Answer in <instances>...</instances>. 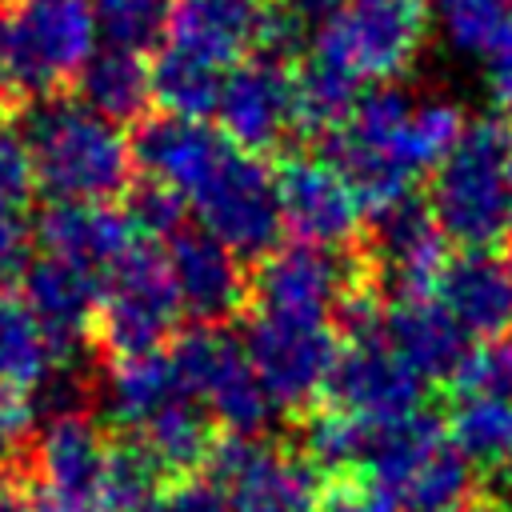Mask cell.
I'll list each match as a JSON object with an SVG mask.
<instances>
[{
	"mask_svg": "<svg viewBox=\"0 0 512 512\" xmlns=\"http://www.w3.org/2000/svg\"><path fill=\"white\" fill-rule=\"evenodd\" d=\"M128 148L136 176L160 180L180 196H192L232 152L220 128H208L204 120H180L168 112L144 116L128 136Z\"/></svg>",
	"mask_w": 512,
	"mask_h": 512,
	"instance_id": "19",
	"label": "cell"
},
{
	"mask_svg": "<svg viewBox=\"0 0 512 512\" xmlns=\"http://www.w3.org/2000/svg\"><path fill=\"white\" fill-rule=\"evenodd\" d=\"M364 476L404 512H448L480 492L476 468L456 452L444 420L432 412L380 428Z\"/></svg>",
	"mask_w": 512,
	"mask_h": 512,
	"instance_id": "5",
	"label": "cell"
},
{
	"mask_svg": "<svg viewBox=\"0 0 512 512\" xmlns=\"http://www.w3.org/2000/svg\"><path fill=\"white\" fill-rule=\"evenodd\" d=\"M360 252H364L372 288L380 292L384 304L432 296L436 280L448 264L444 232L432 216L428 196H420V192L372 212V224L360 236Z\"/></svg>",
	"mask_w": 512,
	"mask_h": 512,
	"instance_id": "13",
	"label": "cell"
},
{
	"mask_svg": "<svg viewBox=\"0 0 512 512\" xmlns=\"http://www.w3.org/2000/svg\"><path fill=\"white\" fill-rule=\"evenodd\" d=\"M420 400H424V380L384 344V336H372V340L340 344V356L320 404L344 416H356L364 424L388 428L416 416Z\"/></svg>",
	"mask_w": 512,
	"mask_h": 512,
	"instance_id": "16",
	"label": "cell"
},
{
	"mask_svg": "<svg viewBox=\"0 0 512 512\" xmlns=\"http://www.w3.org/2000/svg\"><path fill=\"white\" fill-rule=\"evenodd\" d=\"M508 232H512V184H508Z\"/></svg>",
	"mask_w": 512,
	"mask_h": 512,
	"instance_id": "46",
	"label": "cell"
},
{
	"mask_svg": "<svg viewBox=\"0 0 512 512\" xmlns=\"http://www.w3.org/2000/svg\"><path fill=\"white\" fill-rule=\"evenodd\" d=\"M220 136L248 156H268L296 136V64L272 56L240 60L220 88Z\"/></svg>",
	"mask_w": 512,
	"mask_h": 512,
	"instance_id": "15",
	"label": "cell"
},
{
	"mask_svg": "<svg viewBox=\"0 0 512 512\" xmlns=\"http://www.w3.org/2000/svg\"><path fill=\"white\" fill-rule=\"evenodd\" d=\"M380 336L424 384H452L456 372L464 368L468 352H472L468 332L432 296H412V300L384 304Z\"/></svg>",
	"mask_w": 512,
	"mask_h": 512,
	"instance_id": "20",
	"label": "cell"
},
{
	"mask_svg": "<svg viewBox=\"0 0 512 512\" xmlns=\"http://www.w3.org/2000/svg\"><path fill=\"white\" fill-rule=\"evenodd\" d=\"M428 0H344L320 28L312 52L356 84H392L408 76L428 44Z\"/></svg>",
	"mask_w": 512,
	"mask_h": 512,
	"instance_id": "6",
	"label": "cell"
},
{
	"mask_svg": "<svg viewBox=\"0 0 512 512\" xmlns=\"http://www.w3.org/2000/svg\"><path fill=\"white\" fill-rule=\"evenodd\" d=\"M144 512H228V496L208 476H184V480H168L148 500Z\"/></svg>",
	"mask_w": 512,
	"mask_h": 512,
	"instance_id": "40",
	"label": "cell"
},
{
	"mask_svg": "<svg viewBox=\"0 0 512 512\" xmlns=\"http://www.w3.org/2000/svg\"><path fill=\"white\" fill-rule=\"evenodd\" d=\"M96 392L104 396V412L120 432H140L152 416H160L168 404L188 396L176 376L172 356L164 352L104 364Z\"/></svg>",
	"mask_w": 512,
	"mask_h": 512,
	"instance_id": "25",
	"label": "cell"
},
{
	"mask_svg": "<svg viewBox=\"0 0 512 512\" xmlns=\"http://www.w3.org/2000/svg\"><path fill=\"white\" fill-rule=\"evenodd\" d=\"M148 72H152V104H160L168 116H180V120L212 116L220 104L224 76H228L220 64H212L200 52H188L172 40L156 52Z\"/></svg>",
	"mask_w": 512,
	"mask_h": 512,
	"instance_id": "28",
	"label": "cell"
},
{
	"mask_svg": "<svg viewBox=\"0 0 512 512\" xmlns=\"http://www.w3.org/2000/svg\"><path fill=\"white\" fill-rule=\"evenodd\" d=\"M60 364V348L36 324L28 304L12 292H0V384L28 392L40 388Z\"/></svg>",
	"mask_w": 512,
	"mask_h": 512,
	"instance_id": "29",
	"label": "cell"
},
{
	"mask_svg": "<svg viewBox=\"0 0 512 512\" xmlns=\"http://www.w3.org/2000/svg\"><path fill=\"white\" fill-rule=\"evenodd\" d=\"M164 484H168L164 472L156 468V460L148 456V448L132 432H120L108 444V468H104L100 508H108V512H144L148 500Z\"/></svg>",
	"mask_w": 512,
	"mask_h": 512,
	"instance_id": "32",
	"label": "cell"
},
{
	"mask_svg": "<svg viewBox=\"0 0 512 512\" xmlns=\"http://www.w3.org/2000/svg\"><path fill=\"white\" fill-rule=\"evenodd\" d=\"M0 8H4V0H0Z\"/></svg>",
	"mask_w": 512,
	"mask_h": 512,
	"instance_id": "50",
	"label": "cell"
},
{
	"mask_svg": "<svg viewBox=\"0 0 512 512\" xmlns=\"http://www.w3.org/2000/svg\"><path fill=\"white\" fill-rule=\"evenodd\" d=\"M20 136L32 156V176L52 200L108 204L136 180L128 136L84 108L72 92L28 104L20 112Z\"/></svg>",
	"mask_w": 512,
	"mask_h": 512,
	"instance_id": "2",
	"label": "cell"
},
{
	"mask_svg": "<svg viewBox=\"0 0 512 512\" xmlns=\"http://www.w3.org/2000/svg\"><path fill=\"white\" fill-rule=\"evenodd\" d=\"M108 444H112L108 428L92 412L48 420L24 456V476L32 488V512L100 508Z\"/></svg>",
	"mask_w": 512,
	"mask_h": 512,
	"instance_id": "12",
	"label": "cell"
},
{
	"mask_svg": "<svg viewBox=\"0 0 512 512\" xmlns=\"http://www.w3.org/2000/svg\"><path fill=\"white\" fill-rule=\"evenodd\" d=\"M84 512H108V508H84Z\"/></svg>",
	"mask_w": 512,
	"mask_h": 512,
	"instance_id": "49",
	"label": "cell"
},
{
	"mask_svg": "<svg viewBox=\"0 0 512 512\" xmlns=\"http://www.w3.org/2000/svg\"><path fill=\"white\" fill-rule=\"evenodd\" d=\"M36 440V408L28 392L0 384V468H20Z\"/></svg>",
	"mask_w": 512,
	"mask_h": 512,
	"instance_id": "38",
	"label": "cell"
},
{
	"mask_svg": "<svg viewBox=\"0 0 512 512\" xmlns=\"http://www.w3.org/2000/svg\"><path fill=\"white\" fill-rule=\"evenodd\" d=\"M208 480L228 496V512H316L320 472L292 444H260L252 436H220Z\"/></svg>",
	"mask_w": 512,
	"mask_h": 512,
	"instance_id": "14",
	"label": "cell"
},
{
	"mask_svg": "<svg viewBox=\"0 0 512 512\" xmlns=\"http://www.w3.org/2000/svg\"><path fill=\"white\" fill-rule=\"evenodd\" d=\"M456 396H488L512 404V332L480 340L452 380Z\"/></svg>",
	"mask_w": 512,
	"mask_h": 512,
	"instance_id": "35",
	"label": "cell"
},
{
	"mask_svg": "<svg viewBox=\"0 0 512 512\" xmlns=\"http://www.w3.org/2000/svg\"><path fill=\"white\" fill-rule=\"evenodd\" d=\"M168 268L180 296V312H188L196 324L224 328V320L248 312V268L204 228H184L180 236H172Z\"/></svg>",
	"mask_w": 512,
	"mask_h": 512,
	"instance_id": "18",
	"label": "cell"
},
{
	"mask_svg": "<svg viewBox=\"0 0 512 512\" xmlns=\"http://www.w3.org/2000/svg\"><path fill=\"white\" fill-rule=\"evenodd\" d=\"M92 36V0H4L0 100L20 116L28 104L68 96L92 56Z\"/></svg>",
	"mask_w": 512,
	"mask_h": 512,
	"instance_id": "3",
	"label": "cell"
},
{
	"mask_svg": "<svg viewBox=\"0 0 512 512\" xmlns=\"http://www.w3.org/2000/svg\"><path fill=\"white\" fill-rule=\"evenodd\" d=\"M168 356L184 392L208 412V420L224 436H256L268 424L272 404L248 364L244 344L232 332L196 324L176 336Z\"/></svg>",
	"mask_w": 512,
	"mask_h": 512,
	"instance_id": "10",
	"label": "cell"
},
{
	"mask_svg": "<svg viewBox=\"0 0 512 512\" xmlns=\"http://www.w3.org/2000/svg\"><path fill=\"white\" fill-rule=\"evenodd\" d=\"M0 512H32V488L20 468H0Z\"/></svg>",
	"mask_w": 512,
	"mask_h": 512,
	"instance_id": "43",
	"label": "cell"
},
{
	"mask_svg": "<svg viewBox=\"0 0 512 512\" xmlns=\"http://www.w3.org/2000/svg\"><path fill=\"white\" fill-rule=\"evenodd\" d=\"M188 204L200 216L204 232L240 260L256 264L280 248L284 216H280L276 172L260 156L232 148L224 164L188 196Z\"/></svg>",
	"mask_w": 512,
	"mask_h": 512,
	"instance_id": "11",
	"label": "cell"
},
{
	"mask_svg": "<svg viewBox=\"0 0 512 512\" xmlns=\"http://www.w3.org/2000/svg\"><path fill=\"white\" fill-rule=\"evenodd\" d=\"M36 240L44 256L68 260L88 272H112L116 260L136 244V232L124 208L84 204V200H52L36 220Z\"/></svg>",
	"mask_w": 512,
	"mask_h": 512,
	"instance_id": "23",
	"label": "cell"
},
{
	"mask_svg": "<svg viewBox=\"0 0 512 512\" xmlns=\"http://www.w3.org/2000/svg\"><path fill=\"white\" fill-rule=\"evenodd\" d=\"M276 192H280L284 228H292L304 244H320V248L360 244L364 236L360 200L324 160L284 148L276 164Z\"/></svg>",
	"mask_w": 512,
	"mask_h": 512,
	"instance_id": "17",
	"label": "cell"
},
{
	"mask_svg": "<svg viewBox=\"0 0 512 512\" xmlns=\"http://www.w3.org/2000/svg\"><path fill=\"white\" fill-rule=\"evenodd\" d=\"M316 512H396V504L364 472H344V476H328Z\"/></svg>",
	"mask_w": 512,
	"mask_h": 512,
	"instance_id": "39",
	"label": "cell"
},
{
	"mask_svg": "<svg viewBox=\"0 0 512 512\" xmlns=\"http://www.w3.org/2000/svg\"><path fill=\"white\" fill-rule=\"evenodd\" d=\"M32 184H36L32 156H28V144L20 136V124H16V116H0V204L24 208Z\"/></svg>",
	"mask_w": 512,
	"mask_h": 512,
	"instance_id": "37",
	"label": "cell"
},
{
	"mask_svg": "<svg viewBox=\"0 0 512 512\" xmlns=\"http://www.w3.org/2000/svg\"><path fill=\"white\" fill-rule=\"evenodd\" d=\"M0 116H16V112H12V108H8L4 100H0Z\"/></svg>",
	"mask_w": 512,
	"mask_h": 512,
	"instance_id": "48",
	"label": "cell"
},
{
	"mask_svg": "<svg viewBox=\"0 0 512 512\" xmlns=\"http://www.w3.org/2000/svg\"><path fill=\"white\" fill-rule=\"evenodd\" d=\"M504 268H508V284H512V252H508V260H504Z\"/></svg>",
	"mask_w": 512,
	"mask_h": 512,
	"instance_id": "47",
	"label": "cell"
},
{
	"mask_svg": "<svg viewBox=\"0 0 512 512\" xmlns=\"http://www.w3.org/2000/svg\"><path fill=\"white\" fill-rule=\"evenodd\" d=\"M176 320L180 296L172 284L168 252H160L152 240H136L108 272L88 344L108 364L152 356L176 332Z\"/></svg>",
	"mask_w": 512,
	"mask_h": 512,
	"instance_id": "7",
	"label": "cell"
},
{
	"mask_svg": "<svg viewBox=\"0 0 512 512\" xmlns=\"http://www.w3.org/2000/svg\"><path fill=\"white\" fill-rule=\"evenodd\" d=\"M280 0H172V44L228 68L256 56Z\"/></svg>",
	"mask_w": 512,
	"mask_h": 512,
	"instance_id": "22",
	"label": "cell"
},
{
	"mask_svg": "<svg viewBox=\"0 0 512 512\" xmlns=\"http://www.w3.org/2000/svg\"><path fill=\"white\" fill-rule=\"evenodd\" d=\"M448 24V36L464 52H488L496 32L512 16V0H436Z\"/></svg>",
	"mask_w": 512,
	"mask_h": 512,
	"instance_id": "36",
	"label": "cell"
},
{
	"mask_svg": "<svg viewBox=\"0 0 512 512\" xmlns=\"http://www.w3.org/2000/svg\"><path fill=\"white\" fill-rule=\"evenodd\" d=\"M512 184V124L504 116H476L436 164L428 184L432 216L444 240L488 248L508 232Z\"/></svg>",
	"mask_w": 512,
	"mask_h": 512,
	"instance_id": "4",
	"label": "cell"
},
{
	"mask_svg": "<svg viewBox=\"0 0 512 512\" xmlns=\"http://www.w3.org/2000/svg\"><path fill=\"white\" fill-rule=\"evenodd\" d=\"M448 512H508L492 492H476L472 500H464V504H456V508H448Z\"/></svg>",
	"mask_w": 512,
	"mask_h": 512,
	"instance_id": "45",
	"label": "cell"
},
{
	"mask_svg": "<svg viewBox=\"0 0 512 512\" xmlns=\"http://www.w3.org/2000/svg\"><path fill=\"white\" fill-rule=\"evenodd\" d=\"M32 236H36V228L28 224L24 208L0 204V292L24 280V272L32 264Z\"/></svg>",
	"mask_w": 512,
	"mask_h": 512,
	"instance_id": "41",
	"label": "cell"
},
{
	"mask_svg": "<svg viewBox=\"0 0 512 512\" xmlns=\"http://www.w3.org/2000/svg\"><path fill=\"white\" fill-rule=\"evenodd\" d=\"M368 280V264L356 248L280 244L248 268V312L292 316V320H336L344 296ZM244 312V316H248Z\"/></svg>",
	"mask_w": 512,
	"mask_h": 512,
	"instance_id": "9",
	"label": "cell"
},
{
	"mask_svg": "<svg viewBox=\"0 0 512 512\" xmlns=\"http://www.w3.org/2000/svg\"><path fill=\"white\" fill-rule=\"evenodd\" d=\"M92 20L108 36V48L148 52L160 44L172 20V0H92Z\"/></svg>",
	"mask_w": 512,
	"mask_h": 512,
	"instance_id": "33",
	"label": "cell"
},
{
	"mask_svg": "<svg viewBox=\"0 0 512 512\" xmlns=\"http://www.w3.org/2000/svg\"><path fill=\"white\" fill-rule=\"evenodd\" d=\"M244 352L268 396V404L288 416H308L328 388V376L340 356V332L328 320H292L248 312L244 316Z\"/></svg>",
	"mask_w": 512,
	"mask_h": 512,
	"instance_id": "8",
	"label": "cell"
},
{
	"mask_svg": "<svg viewBox=\"0 0 512 512\" xmlns=\"http://www.w3.org/2000/svg\"><path fill=\"white\" fill-rule=\"evenodd\" d=\"M284 4H288L292 12H300L304 20H320V16L328 20V16H332V12H336L344 0H284Z\"/></svg>",
	"mask_w": 512,
	"mask_h": 512,
	"instance_id": "44",
	"label": "cell"
},
{
	"mask_svg": "<svg viewBox=\"0 0 512 512\" xmlns=\"http://www.w3.org/2000/svg\"><path fill=\"white\" fill-rule=\"evenodd\" d=\"M72 96L112 124H140L152 104V72L144 56L124 48H100L76 76Z\"/></svg>",
	"mask_w": 512,
	"mask_h": 512,
	"instance_id": "26",
	"label": "cell"
},
{
	"mask_svg": "<svg viewBox=\"0 0 512 512\" xmlns=\"http://www.w3.org/2000/svg\"><path fill=\"white\" fill-rule=\"evenodd\" d=\"M464 112L444 100H412L404 88H376L364 96L344 128L320 140L324 164L352 188L360 208L380 212L416 192L424 172L448 156L464 132Z\"/></svg>",
	"mask_w": 512,
	"mask_h": 512,
	"instance_id": "1",
	"label": "cell"
},
{
	"mask_svg": "<svg viewBox=\"0 0 512 512\" xmlns=\"http://www.w3.org/2000/svg\"><path fill=\"white\" fill-rule=\"evenodd\" d=\"M360 104V84L340 72L336 64L308 52L296 64V132L304 136H332L352 120Z\"/></svg>",
	"mask_w": 512,
	"mask_h": 512,
	"instance_id": "31",
	"label": "cell"
},
{
	"mask_svg": "<svg viewBox=\"0 0 512 512\" xmlns=\"http://www.w3.org/2000/svg\"><path fill=\"white\" fill-rule=\"evenodd\" d=\"M440 304L456 316L464 332L476 336H504L512 328V284L504 260H496L488 248H464L460 256H448L440 280H436Z\"/></svg>",
	"mask_w": 512,
	"mask_h": 512,
	"instance_id": "24",
	"label": "cell"
},
{
	"mask_svg": "<svg viewBox=\"0 0 512 512\" xmlns=\"http://www.w3.org/2000/svg\"><path fill=\"white\" fill-rule=\"evenodd\" d=\"M444 432L472 468H508L512 464V404L488 396H452Z\"/></svg>",
	"mask_w": 512,
	"mask_h": 512,
	"instance_id": "30",
	"label": "cell"
},
{
	"mask_svg": "<svg viewBox=\"0 0 512 512\" xmlns=\"http://www.w3.org/2000/svg\"><path fill=\"white\" fill-rule=\"evenodd\" d=\"M484 68H488V88H492L496 104L512 108V16H508V24L496 32V40L488 44Z\"/></svg>",
	"mask_w": 512,
	"mask_h": 512,
	"instance_id": "42",
	"label": "cell"
},
{
	"mask_svg": "<svg viewBox=\"0 0 512 512\" xmlns=\"http://www.w3.org/2000/svg\"><path fill=\"white\" fill-rule=\"evenodd\" d=\"M100 296H104V284L96 272L56 256L32 260L20 280V300L28 304V312L36 316V324L48 332V340L60 348L64 360L76 344H88L100 312Z\"/></svg>",
	"mask_w": 512,
	"mask_h": 512,
	"instance_id": "21",
	"label": "cell"
},
{
	"mask_svg": "<svg viewBox=\"0 0 512 512\" xmlns=\"http://www.w3.org/2000/svg\"><path fill=\"white\" fill-rule=\"evenodd\" d=\"M124 216L132 224V232L140 240H172L184 232V216H188V196H180L176 188L160 184V180H148V176H136L132 188L124 192Z\"/></svg>",
	"mask_w": 512,
	"mask_h": 512,
	"instance_id": "34",
	"label": "cell"
},
{
	"mask_svg": "<svg viewBox=\"0 0 512 512\" xmlns=\"http://www.w3.org/2000/svg\"><path fill=\"white\" fill-rule=\"evenodd\" d=\"M132 436L148 448V456L156 460L164 480H184V476H200V468H208L224 432L208 420V412L192 396H184V400L168 404L160 416H152Z\"/></svg>",
	"mask_w": 512,
	"mask_h": 512,
	"instance_id": "27",
	"label": "cell"
}]
</instances>
